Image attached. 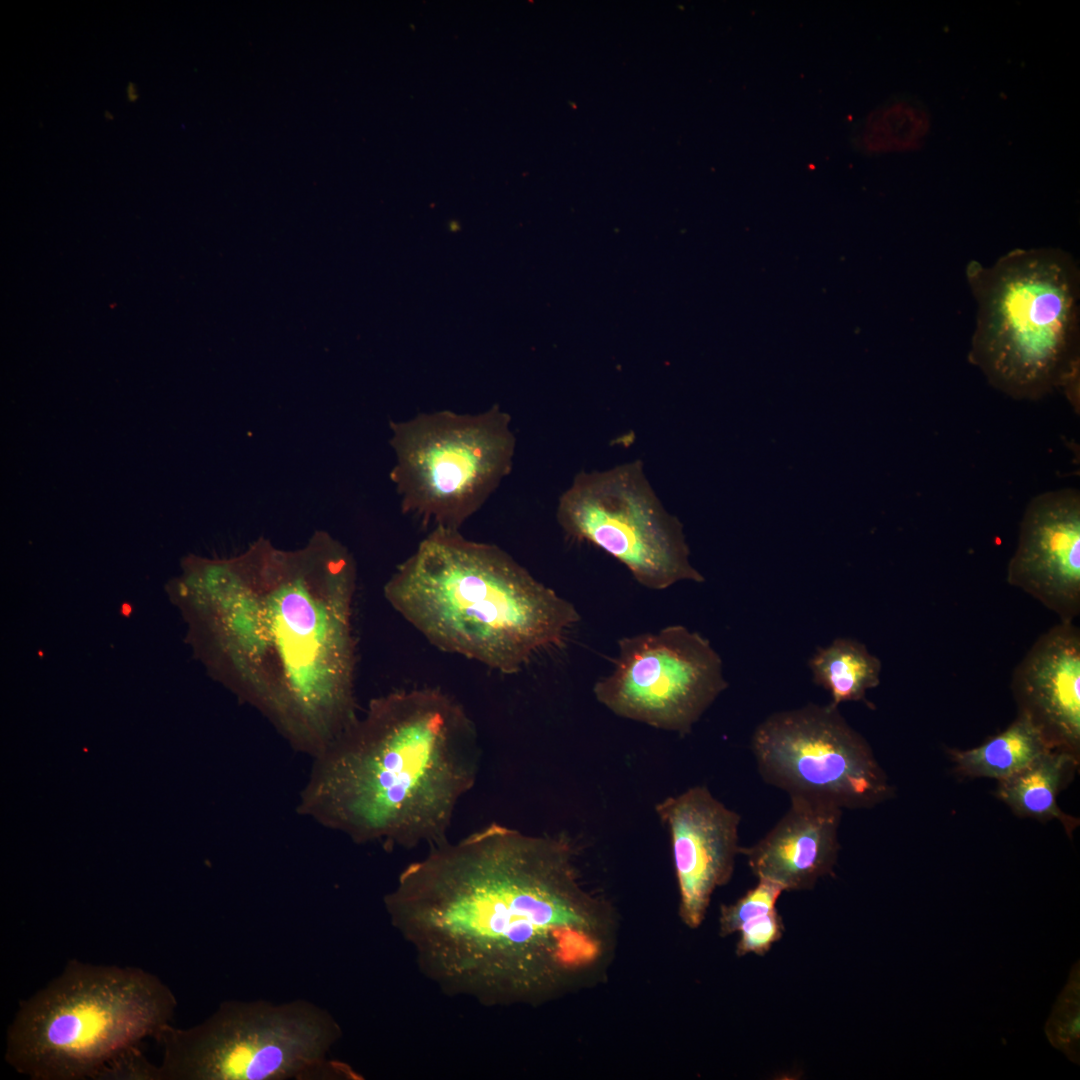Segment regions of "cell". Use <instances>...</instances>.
<instances>
[{
    "mask_svg": "<svg viewBox=\"0 0 1080 1080\" xmlns=\"http://www.w3.org/2000/svg\"><path fill=\"white\" fill-rule=\"evenodd\" d=\"M421 972L487 1006L539 1004L606 964L616 915L563 836L488 825L432 845L385 896Z\"/></svg>",
    "mask_w": 1080,
    "mask_h": 1080,
    "instance_id": "6da1fadb",
    "label": "cell"
},
{
    "mask_svg": "<svg viewBox=\"0 0 1080 1080\" xmlns=\"http://www.w3.org/2000/svg\"><path fill=\"white\" fill-rule=\"evenodd\" d=\"M181 566L169 593L195 656L293 749L319 755L358 717L352 554L316 531L294 550L260 537Z\"/></svg>",
    "mask_w": 1080,
    "mask_h": 1080,
    "instance_id": "7a4b0ae2",
    "label": "cell"
},
{
    "mask_svg": "<svg viewBox=\"0 0 1080 1080\" xmlns=\"http://www.w3.org/2000/svg\"><path fill=\"white\" fill-rule=\"evenodd\" d=\"M479 757L454 698L433 688L392 692L312 758L296 810L357 843L432 846L446 840Z\"/></svg>",
    "mask_w": 1080,
    "mask_h": 1080,
    "instance_id": "3957f363",
    "label": "cell"
},
{
    "mask_svg": "<svg viewBox=\"0 0 1080 1080\" xmlns=\"http://www.w3.org/2000/svg\"><path fill=\"white\" fill-rule=\"evenodd\" d=\"M388 603L438 649L504 674L560 647L576 607L508 553L436 527L384 586Z\"/></svg>",
    "mask_w": 1080,
    "mask_h": 1080,
    "instance_id": "277c9868",
    "label": "cell"
},
{
    "mask_svg": "<svg viewBox=\"0 0 1080 1080\" xmlns=\"http://www.w3.org/2000/svg\"><path fill=\"white\" fill-rule=\"evenodd\" d=\"M966 276L977 303L968 358L1017 400L1073 390L1079 369L1080 272L1056 247L1017 248Z\"/></svg>",
    "mask_w": 1080,
    "mask_h": 1080,
    "instance_id": "5b68a950",
    "label": "cell"
},
{
    "mask_svg": "<svg viewBox=\"0 0 1080 1080\" xmlns=\"http://www.w3.org/2000/svg\"><path fill=\"white\" fill-rule=\"evenodd\" d=\"M177 1001L139 967L78 959L19 1005L6 1034L5 1060L33 1080L101 1079L147 1037L171 1025Z\"/></svg>",
    "mask_w": 1080,
    "mask_h": 1080,
    "instance_id": "8992f818",
    "label": "cell"
},
{
    "mask_svg": "<svg viewBox=\"0 0 1080 1080\" xmlns=\"http://www.w3.org/2000/svg\"><path fill=\"white\" fill-rule=\"evenodd\" d=\"M341 1035L333 1016L306 1000L225 1001L203 1022L169 1025L156 1037L163 1057L152 1080L350 1078L327 1060Z\"/></svg>",
    "mask_w": 1080,
    "mask_h": 1080,
    "instance_id": "52a82bcc",
    "label": "cell"
},
{
    "mask_svg": "<svg viewBox=\"0 0 1080 1080\" xmlns=\"http://www.w3.org/2000/svg\"><path fill=\"white\" fill-rule=\"evenodd\" d=\"M510 421L493 407L475 415L442 411L391 422V480L403 512L459 530L511 471Z\"/></svg>",
    "mask_w": 1080,
    "mask_h": 1080,
    "instance_id": "ba28073f",
    "label": "cell"
},
{
    "mask_svg": "<svg viewBox=\"0 0 1080 1080\" xmlns=\"http://www.w3.org/2000/svg\"><path fill=\"white\" fill-rule=\"evenodd\" d=\"M557 520L569 539L606 552L646 588L704 581L690 563L681 522L664 508L640 460L578 473L559 498Z\"/></svg>",
    "mask_w": 1080,
    "mask_h": 1080,
    "instance_id": "9c48e42d",
    "label": "cell"
},
{
    "mask_svg": "<svg viewBox=\"0 0 1080 1080\" xmlns=\"http://www.w3.org/2000/svg\"><path fill=\"white\" fill-rule=\"evenodd\" d=\"M751 749L762 779L790 797L843 810L874 805L890 792L867 742L830 703L768 716L754 730Z\"/></svg>",
    "mask_w": 1080,
    "mask_h": 1080,
    "instance_id": "30bf717a",
    "label": "cell"
},
{
    "mask_svg": "<svg viewBox=\"0 0 1080 1080\" xmlns=\"http://www.w3.org/2000/svg\"><path fill=\"white\" fill-rule=\"evenodd\" d=\"M618 647L593 693L619 717L685 735L728 686L709 640L683 625L623 637Z\"/></svg>",
    "mask_w": 1080,
    "mask_h": 1080,
    "instance_id": "8fae6325",
    "label": "cell"
},
{
    "mask_svg": "<svg viewBox=\"0 0 1080 1080\" xmlns=\"http://www.w3.org/2000/svg\"><path fill=\"white\" fill-rule=\"evenodd\" d=\"M1007 582L1058 616L1080 615V493L1063 488L1034 496L1020 522Z\"/></svg>",
    "mask_w": 1080,
    "mask_h": 1080,
    "instance_id": "7c38bea8",
    "label": "cell"
},
{
    "mask_svg": "<svg viewBox=\"0 0 1080 1080\" xmlns=\"http://www.w3.org/2000/svg\"><path fill=\"white\" fill-rule=\"evenodd\" d=\"M668 828L679 887V915L690 928L703 922L713 892L727 884L740 853V815L706 786H694L655 807Z\"/></svg>",
    "mask_w": 1080,
    "mask_h": 1080,
    "instance_id": "4fadbf2b",
    "label": "cell"
},
{
    "mask_svg": "<svg viewBox=\"0 0 1080 1080\" xmlns=\"http://www.w3.org/2000/svg\"><path fill=\"white\" fill-rule=\"evenodd\" d=\"M1012 689L1057 749L1075 752L1080 742V629L1062 622L1041 634L1014 669Z\"/></svg>",
    "mask_w": 1080,
    "mask_h": 1080,
    "instance_id": "5bb4252c",
    "label": "cell"
},
{
    "mask_svg": "<svg viewBox=\"0 0 1080 1080\" xmlns=\"http://www.w3.org/2000/svg\"><path fill=\"white\" fill-rule=\"evenodd\" d=\"M842 809L806 797H790V806L757 843L740 847L758 879L784 891L809 890L831 874L839 852Z\"/></svg>",
    "mask_w": 1080,
    "mask_h": 1080,
    "instance_id": "9a60e30c",
    "label": "cell"
},
{
    "mask_svg": "<svg viewBox=\"0 0 1080 1080\" xmlns=\"http://www.w3.org/2000/svg\"><path fill=\"white\" fill-rule=\"evenodd\" d=\"M1057 749L1032 718L1019 712L1002 733L979 747L953 754L959 770L971 776L1009 778L1046 752Z\"/></svg>",
    "mask_w": 1080,
    "mask_h": 1080,
    "instance_id": "2e32d148",
    "label": "cell"
},
{
    "mask_svg": "<svg viewBox=\"0 0 1080 1080\" xmlns=\"http://www.w3.org/2000/svg\"><path fill=\"white\" fill-rule=\"evenodd\" d=\"M813 681L830 694V704L865 699L880 683L881 661L866 646L850 638H836L819 647L809 660Z\"/></svg>",
    "mask_w": 1080,
    "mask_h": 1080,
    "instance_id": "e0dca14e",
    "label": "cell"
},
{
    "mask_svg": "<svg viewBox=\"0 0 1080 1080\" xmlns=\"http://www.w3.org/2000/svg\"><path fill=\"white\" fill-rule=\"evenodd\" d=\"M1073 761L1071 753L1052 749L1025 769L1001 780L998 794L1021 814L1063 819L1056 797L1064 773Z\"/></svg>",
    "mask_w": 1080,
    "mask_h": 1080,
    "instance_id": "ac0fdd59",
    "label": "cell"
},
{
    "mask_svg": "<svg viewBox=\"0 0 1080 1080\" xmlns=\"http://www.w3.org/2000/svg\"><path fill=\"white\" fill-rule=\"evenodd\" d=\"M783 888L771 881L758 879L755 887L748 890L736 902L722 905L720 909V934L727 936L738 932L748 920L776 909Z\"/></svg>",
    "mask_w": 1080,
    "mask_h": 1080,
    "instance_id": "d6986e66",
    "label": "cell"
},
{
    "mask_svg": "<svg viewBox=\"0 0 1080 1080\" xmlns=\"http://www.w3.org/2000/svg\"><path fill=\"white\" fill-rule=\"evenodd\" d=\"M1078 971L1075 979L1070 982L1059 997L1050 1021H1059V1024H1048L1047 1032L1051 1043L1066 1051L1073 1053L1079 1042V981Z\"/></svg>",
    "mask_w": 1080,
    "mask_h": 1080,
    "instance_id": "ffe728a7",
    "label": "cell"
},
{
    "mask_svg": "<svg viewBox=\"0 0 1080 1080\" xmlns=\"http://www.w3.org/2000/svg\"><path fill=\"white\" fill-rule=\"evenodd\" d=\"M740 938L736 946L738 956L754 953L766 954L780 940L784 927L777 909L745 922L738 930Z\"/></svg>",
    "mask_w": 1080,
    "mask_h": 1080,
    "instance_id": "44dd1931",
    "label": "cell"
},
{
    "mask_svg": "<svg viewBox=\"0 0 1080 1080\" xmlns=\"http://www.w3.org/2000/svg\"><path fill=\"white\" fill-rule=\"evenodd\" d=\"M126 91H127L126 95H127L128 101L134 102V101H136L138 99L139 94H138V90L136 88V85L134 83L130 82L128 84L127 88H126Z\"/></svg>",
    "mask_w": 1080,
    "mask_h": 1080,
    "instance_id": "7402d4cb",
    "label": "cell"
},
{
    "mask_svg": "<svg viewBox=\"0 0 1080 1080\" xmlns=\"http://www.w3.org/2000/svg\"><path fill=\"white\" fill-rule=\"evenodd\" d=\"M105 117H106L107 119H109V120H112V119H113V116H112V114H111V113H110L109 111H105Z\"/></svg>",
    "mask_w": 1080,
    "mask_h": 1080,
    "instance_id": "603a6c76",
    "label": "cell"
}]
</instances>
